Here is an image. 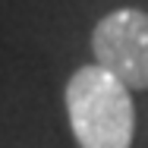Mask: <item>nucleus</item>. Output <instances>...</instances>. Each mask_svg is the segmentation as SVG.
I'll return each mask as SVG.
<instances>
[{
  "label": "nucleus",
  "mask_w": 148,
  "mask_h": 148,
  "mask_svg": "<svg viewBox=\"0 0 148 148\" xmlns=\"http://www.w3.org/2000/svg\"><path fill=\"white\" fill-rule=\"evenodd\" d=\"M66 117L79 148L132 145L136 110L129 88L98 63L79 66L66 82Z\"/></svg>",
  "instance_id": "nucleus-1"
},
{
  "label": "nucleus",
  "mask_w": 148,
  "mask_h": 148,
  "mask_svg": "<svg viewBox=\"0 0 148 148\" xmlns=\"http://www.w3.org/2000/svg\"><path fill=\"white\" fill-rule=\"evenodd\" d=\"M98 66L114 73L126 88H148V13L114 10L91 32Z\"/></svg>",
  "instance_id": "nucleus-2"
}]
</instances>
